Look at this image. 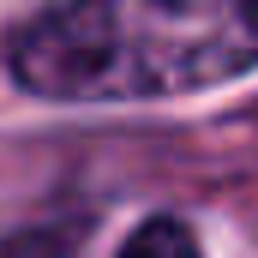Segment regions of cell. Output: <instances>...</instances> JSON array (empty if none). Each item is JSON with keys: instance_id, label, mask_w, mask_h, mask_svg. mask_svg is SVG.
I'll use <instances>...</instances> for the list:
<instances>
[{"instance_id": "cell-2", "label": "cell", "mask_w": 258, "mask_h": 258, "mask_svg": "<svg viewBox=\"0 0 258 258\" xmlns=\"http://www.w3.org/2000/svg\"><path fill=\"white\" fill-rule=\"evenodd\" d=\"M120 258H204L198 252V234L180 216H150L132 228V240L120 246Z\"/></svg>"}, {"instance_id": "cell-3", "label": "cell", "mask_w": 258, "mask_h": 258, "mask_svg": "<svg viewBox=\"0 0 258 258\" xmlns=\"http://www.w3.org/2000/svg\"><path fill=\"white\" fill-rule=\"evenodd\" d=\"M0 258H72V234L66 228H30V234H12Z\"/></svg>"}, {"instance_id": "cell-1", "label": "cell", "mask_w": 258, "mask_h": 258, "mask_svg": "<svg viewBox=\"0 0 258 258\" xmlns=\"http://www.w3.org/2000/svg\"><path fill=\"white\" fill-rule=\"evenodd\" d=\"M252 66L258 0H66L12 42V78L48 102H156Z\"/></svg>"}]
</instances>
